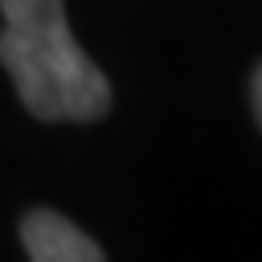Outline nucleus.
I'll list each match as a JSON object with an SVG mask.
<instances>
[{"mask_svg": "<svg viewBox=\"0 0 262 262\" xmlns=\"http://www.w3.org/2000/svg\"><path fill=\"white\" fill-rule=\"evenodd\" d=\"M0 66L41 123H94L111 111V82L74 41L66 0H0Z\"/></svg>", "mask_w": 262, "mask_h": 262, "instance_id": "f257e3e1", "label": "nucleus"}, {"mask_svg": "<svg viewBox=\"0 0 262 262\" xmlns=\"http://www.w3.org/2000/svg\"><path fill=\"white\" fill-rule=\"evenodd\" d=\"M20 242L33 262H102V246L53 209H33L20 221Z\"/></svg>", "mask_w": 262, "mask_h": 262, "instance_id": "f03ea898", "label": "nucleus"}, {"mask_svg": "<svg viewBox=\"0 0 262 262\" xmlns=\"http://www.w3.org/2000/svg\"><path fill=\"white\" fill-rule=\"evenodd\" d=\"M254 115H258V123H262V66H258V74H254Z\"/></svg>", "mask_w": 262, "mask_h": 262, "instance_id": "7ed1b4c3", "label": "nucleus"}]
</instances>
